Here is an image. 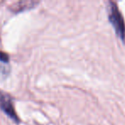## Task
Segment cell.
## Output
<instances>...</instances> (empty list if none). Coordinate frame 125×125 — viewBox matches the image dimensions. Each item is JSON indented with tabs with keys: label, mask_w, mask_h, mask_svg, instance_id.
<instances>
[{
	"label": "cell",
	"mask_w": 125,
	"mask_h": 125,
	"mask_svg": "<svg viewBox=\"0 0 125 125\" xmlns=\"http://www.w3.org/2000/svg\"><path fill=\"white\" fill-rule=\"evenodd\" d=\"M109 21L111 23L118 38L123 41L125 40V24L123 17L114 2H109Z\"/></svg>",
	"instance_id": "obj_1"
},
{
	"label": "cell",
	"mask_w": 125,
	"mask_h": 125,
	"mask_svg": "<svg viewBox=\"0 0 125 125\" xmlns=\"http://www.w3.org/2000/svg\"><path fill=\"white\" fill-rule=\"evenodd\" d=\"M0 109L2 110L9 117L16 123H19L20 120L15 111L12 99L8 94L0 93Z\"/></svg>",
	"instance_id": "obj_2"
}]
</instances>
